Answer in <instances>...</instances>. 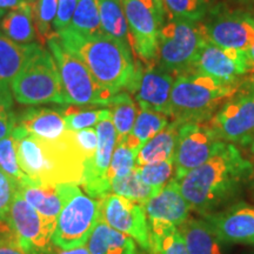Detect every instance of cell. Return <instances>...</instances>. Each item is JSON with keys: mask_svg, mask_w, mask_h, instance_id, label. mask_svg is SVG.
Here are the masks:
<instances>
[{"mask_svg": "<svg viewBox=\"0 0 254 254\" xmlns=\"http://www.w3.org/2000/svg\"><path fill=\"white\" fill-rule=\"evenodd\" d=\"M11 138L19 166L32 182L44 186L81 185L85 157L75 140L74 132L68 129L62 138L49 140L15 125Z\"/></svg>", "mask_w": 254, "mask_h": 254, "instance_id": "1", "label": "cell"}, {"mask_svg": "<svg viewBox=\"0 0 254 254\" xmlns=\"http://www.w3.org/2000/svg\"><path fill=\"white\" fill-rule=\"evenodd\" d=\"M252 172V164L233 145L225 142L213 157L178 183L190 209L204 217L233 199Z\"/></svg>", "mask_w": 254, "mask_h": 254, "instance_id": "2", "label": "cell"}, {"mask_svg": "<svg viewBox=\"0 0 254 254\" xmlns=\"http://www.w3.org/2000/svg\"><path fill=\"white\" fill-rule=\"evenodd\" d=\"M62 45L80 59L104 90L116 95L128 88L136 71L131 46L112 38L104 32L100 34L75 33L65 30L58 33Z\"/></svg>", "mask_w": 254, "mask_h": 254, "instance_id": "3", "label": "cell"}, {"mask_svg": "<svg viewBox=\"0 0 254 254\" xmlns=\"http://www.w3.org/2000/svg\"><path fill=\"white\" fill-rule=\"evenodd\" d=\"M237 91L238 85L224 84L207 75L180 74L174 79L171 91L170 117L179 125L204 123Z\"/></svg>", "mask_w": 254, "mask_h": 254, "instance_id": "4", "label": "cell"}, {"mask_svg": "<svg viewBox=\"0 0 254 254\" xmlns=\"http://www.w3.org/2000/svg\"><path fill=\"white\" fill-rule=\"evenodd\" d=\"M206 41L200 21L171 19L159 32L155 62L170 73L189 74Z\"/></svg>", "mask_w": 254, "mask_h": 254, "instance_id": "5", "label": "cell"}, {"mask_svg": "<svg viewBox=\"0 0 254 254\" xmlns=\"http://www.w3.org/2000/svg\"><path fill=\"white\" fill-rule=\"evenodd\" d=\"M11 88L15 100L24 105L66 104L56 60L43 46L25 64Z\"/></svg>", "mask_w": 254, "mask_h": 254, "instance_id": "6", "label": "cell"}, {"mask_svg": "<svg viewBox=\"0 0 254 254\" xmlns=\"http://www.w3.org/2000/svg\"><path fill=\"white\" fill-rule=\"evenodd\" d=\"M47 44L57 63L66 104L109 106L114 95L97 84L84 63L62 45L58 36Z\"/></svg>", "mask_w": 254, "mask_h": 254, "instance_id": "7", "label": "cell"}, {"mask_svg": "<svg viewBox=\"0 0 254 254\" xmlns=\"http://www.w3.org/2000/svg\"><path fill=\"white\" fill-rule=\"evenodd\" d=\"M99 219V200L84 194L78 185H74L57 220L52 244L62 250L86 245Z\"/></svg>", "mask_w": 254, "mask_h": 254, "instance_id": "8", "label": "cell"}, {"mask_svg": "<svg viewBox=\"0 0 254 254\" xmlns=\"http://www.w3.org/2000/svg\"><path fill=\"white\" fill-rule=\"evenodd\" d=\"M129 44L142 63H155L165 8L161 0H122Z\"/></svg>", "mask_w": 254, "mask_h": 254, "instance_id": "9", "label": "cell"}, {"mask_svg": "<svg viewBox=\"0 0 254 254\" xmlns=\"http://www.w3.org/2000/svg\"><path fill=\"white\" fill-rule=\"evenodd\" d=\"M232 95L209 119V127L221 140L252 141L254 138V87Z\"/></svg>", "mask_w": 254, "mask_h": 254, "instance_id": "10", "label": "cell"}, {"mask_svg": "<svg viewBox=\"0 0 254 254\" xmlns=\"http://www.w3.org/2000/svg\"><path fill=\"white\" fill-rule=\"evenodd\" d=\"M224 144L209 126L195 123L180 125L174 154V178L182 179L187 172L206 163Z\"/></svg>", "mask_w": 254, "mask_h": 254, "instance_id": "11", "label": "cell"}, {"mask_svg": "<svg viewBox=\"0 0 254 254\" xmlns=\"http://www.w3.org/2000/svg\"><path fill=\"white\" fill-rule=\"evenodd\" d=\"M7 220L26 254H46L52 247L55 230L24 199L19 190L12 201Z\"/></svg>", "mask_w": 254, "mask_h": 254, "instance_id": "12", "label": "cell"}, {"mask_svg": "<svg viewBox=\"0 0 254 254\" xmlns=\"http://www.w3.org/2000/svg\"><path fill=\"white\" fill-rule=\"evenodd\" d=\"M99 204L101 220L131 237L141 249L150 251V231L144 206L114 193L99 199Z\"/></svg>", "mask_w": 254, "mask_h": 254, "instance_id": "13", "label": "cell"}, {"mask_svg": "<svg viewBox=\"0 0 254 254\" xmlns=\"http://www.w3.org/2000/svg\"><path fill=\"white\" fill-rule=\"evenodd\" d=\"M95 131L98 134V147L94 157L85 163L81 186H84L87 195L99 200L111 190L109 168L117 145V132L111 112L97 124Z\"/></svg>", "mask_w": 254, "mask_h": 254, "instance_id": "14", "label": "cell"}, {"mask_svg": "<svg viewBox=\"0 0 254 254\" xmlns=\"http://www.w3.org/2000/svg\"><path fill=\"white\" fill-rule=\"evenodd\" d=\"M208 41L222 49L247 51L254 44V15L221 12L201 23Z\"/></svg>", "mask_w": 254, "mask_h": 254, "instance_id": "15", "label": "cell"}, {"mask_svg": "<svg viewBox=\"0 0 254 254\" xmlns=\"http://www.w3.org/2000/svg\"><path fill=\"white\" fill-rule=\"evenodd\" d=\"M174 79L155 63L145 69L136 66V71L127 91L134 94L140 109L153 110L170 117V97Z\"/></svg>", "mask_w": 254, "mask_h": 254, "instance_id": "16", "label": "cell"}, {"mask_svg": "<svg viewBox=\"0 0 254 254\" xmlns=\"http://www.w3.org/2000/svg\"><path fill=\"white\" fill-rule=\"evenodd\" d=\"M192 73L207 75L224 84L238 85V79L249 73L245 51L222 49L206 41Z\"/></svg>", "mask_w": 254, "mask_h": 254, "instance_id": "17", "label": "cell"}, {"mask_svg": "<svg viewBox=\"0 0 254 254\" xmlns=\"http://www.w3.org/2000/svg\"><path fill=\"white\" fill-rule=\"evenodd\" d=\"M144 207L148 228L180 227L189 220L190 211V206L182 194L179 183L174 177L153 194Z\"/></svg>", "mask_w": 254, "mask_h": 254, "instance_id": "18", "label": "cell"}, {"mask_svg": "<svg viewBox=\"0 0 254 254\" xmlns=\"http://www.w3.org/2000/svg\"><path fill=\"white\" fill-rule=\"evenodd\" d=\"M211 225L222 243H245L254 245V206L239 202L221 212L202 217Z\"/></svg>", "mask_w": 254, "mask_h": 254, "instance_id": "19", "label": "cell"}, {"mask_svg": "<svg viewBox=\"0 0 254 254\" xmlns=\"http://www.w3.org/2000/svg\"><path fill=\"white\" fill-rule=\"evenodd\" d=\"M74 185L75 184H59L57 186H44L38 185L30 179L19 186V192L55 230L60 212Z\"/></svg>", "mask_w": 254, "mask_h": 254, "instance_id": "20", "label": "cell"}, {"mask_svg": "<svg viewBox=\"0 0 254 254\" xmlns=\"http://www.w3.org/2000/svg\"><path fill=\"white\" fill-rule=\"evenodd\" d=\"M18 125L23 126L31 134L43 139L56 140L68 131L63 113L51 109H31L19 118Z\"/></svg>", "mask_w": 254, "mask_h": 254, "instance_id": "21", "label": "cell"}, {"mask_svg": "<svg viewBox=\"0 0 254 254\" xmlns=\"http://www.w3.org/2000/svg\"><path fill=\"white\" fill-rule=\"evenodd\" d=\"M86 246L91 254H136L135 241L101 219L95 225Z\"/></svg>", "mask_w": 254, "mask_h": 254, "instance_id": "22", "label": "cell"}, {"mask_svg": "<svg viewBox=\"0 0 254 254\" xmlns=\"http://www.w3.org/2000/svg\"><path fill=\"white\" fill-rule=\"evenodd\" d=\"M39 47L37 44H17L0 32V85L8 86Z\"/></svg>", "mask_w": 254, "mask_h": 254, "instance_id": "23", "label": "cell"}, {"mask_svg": "<svg viewBox=\"0 0 254 254\" xmlns=\"http://www.w3.org/2000/svg\"><path fill=\"white\" fill-rule=\"evenodd\" d=\"M189 254H222V241L205 219H190L179 227Z\"/></svg>", "mask_w": 254, "mask_h": 254, "instance_id": "24", "label": "cell"}, {"mask_svg": "<svg viewBox=\"0 0 254 254\" xmlns=\"http://www.w3.org/2000/svg\"><path fill=\"white\" fill-rule=\"evenodd\" d=\"M180 125L172 122L161 132L154 135L139 150L136 154V166L147 164L161 163V161L174 159L179 134Z\"/></svg>", "mask_w": 254, "mask_h": 254, "instance_id": "25", "label": "cell"}, {"mask_svg": "<svg viewBox=\"0 0 254 254\" xmlns=\"http://www.w3.org/2000/svg\"><path fill=\"white\" fill-rule=\"evenodd\" d=\"M0 27L9 39L21 45H28L37 39L32 8L28 2L15 7L0 20Z\"/></svg>", "mask_w": 254, "mask_h": 254, "instance_id": "26", "label": "cell"}, {"mask_svg": "<svg viewBox=\"0 0 254 254\" xmlns=\"http://www.w3.org/2000/svg\"><path fill=\"white\" fill-rule=\"evenodd\" d=\"M168 125V117L166 114L157 112L153 110L141 109L136 116L134 126L131 133L124 138L122 141L132 150L139 152V150L154 135L161 132Z\"/></svg>", "mask_w": 254, "mask_h": 254, "instance_id": "27", "label": "cell"}, {"mask_svg": "<svg viewBox=\"0 0 254 254\" xmlns=\"http://www.w3.org/2000/svg\"><path fill=\"white\" fill-rule=\"evenodd\" d=\"M98 6L104 33L131 46L128 25L122 0H98Z\"/></svg>", "mask_w": 254, "mask_h": 254, "instance_id": "28", "label": "cell"}, {"mask_svg": "<svg viewBox=\"0 0 254 254\" xmlns=\"http://www.w3.org/2000/svg\"><path fill=\"white\" fill-rule=\"evenodd\" d=\"M26 2L32 8L37 40L40 46H44L49 40L58 36L55 30L58 0H26Z\"/></svg>", "mask_w": 254, "mask_h": 254, "instance_id": "29", "label": "cell"}, {"mask_svg": "<svg viewBox=\"0 0 254 254\" xmlns=\"http://www.w3.org/2000/svg\"><path fill=\"white\" fill-rule=\"evenodd\" d=\"M112 123L117 132V142L122 141L132 131L136 116V106L127 92H119L111 100Z\"/></svg>", "mask_w": 254, "mask_h": 254, "instance_id": "30", "label": "cell"}, {"mask_svg": "<svg viewBox=\"0 0 254 254\" xmlns=\"http://www.w3.org/2000/svg\"><path fill=\"white\" fill-rule=\"evenodd\" d=\"M148 231L151 254H189L179 227H152Z\"/></svg>", "mask_w": 254, "mask_h": 254, "instance_id": "31", "label": "cell"}, {"mask_svg": "<svg viewBox=\"0 0 254 254\" xmlns=\"http://www.w3.org/2000/svg\"><path fill=\"white\" fill-rule=\"evenodd\" d=\"M68 30L84 36L103 33L98 0H79Z\"/></svg>", "mask_w": 254, "mask_h": 254, "instance_id": "32", "label": "cell"}, {"mask_svg": "<svg viewBox=\"0 0 254 254\" xmlns=\"http://www.w3.org/2000/svg\"><path fill=\"white\" fill-rule=\"evenodd\" d=\"M111 190L114 194L124 196V198L138 202L142 206H145L146 202L155 194L153 189L142 183L136 172V168L129 174H127L126 177L113 179L111 182Z\"/></svg>", "mask_w": 254, "mask_h": 254, "instance_id": "33", "label": "cell"}, {"mask_svg": "<svg viewBox=\"0 0 254 254\" xmlns=\"http://www.w3.org/2000/svg\"><path fill=\"white\" fill-rule=\"evenodd\" d=\"M171 19L200 21L207 13L211 0H161Z\"/></svg>", "mask_w": 254, "mask_h": 254, "instance_id": "34", "label": "cell"}, {"mask_svg": "<svg viewBox=\"0 0 254 254\" xmlns=\"http://www.w3.org/2000/svg\"><path fill=\"white\" fill-rule=\"evenodd\" d=\"M142 183L150 186L157 193L174 177V159L161 163L135 166Z\"/></svg>", "mask_w": 254, "mask_h": 254, "instance_id": "35", "label": "cell"}, {"mask_svg": "<svg viewBox=\"0 0 254 254\" xmlns=\"http://www.w3.org/2000/svg\"><path fill=\"white\" fill-rule=\"evenodd\" d=\"M111 111L109 109L77 110L74 105H72L69 109H65L63 111V116L65 118L66 125H67L69 131L78 132L97 125Z\"/></svg>", "mask_w": 254, "mask_h": 254, "instance_id": "36", "label": "cell"}, {"mask_svg": "<svg viewBox=\"0 0 254 254\" xmlns=\"http://www.w3.org/2000/svg\"><path fill=\"white\" fill-rule=\"evenodd\" d=\"M136 154L138 152L132 150L124 142H117L109 168L110 183L113 179L126 177L136 166Z\"/></svg>", "mask_w": 254, "mask_h": 254, "instance_id": "37", "label": "cell"}, {"mask_svg": "<svg viewBox=\"0 0 254 254\" xmlns=\"http://www.w3.org/2000/svg\"><path fill=\"white\" fill-rule=\"evenodd\" d=\"M0 170L13 179L19 186L30 180L19 166L17 153L11 136L0 140Z\"/></svg>", "mask_w": 254, "mask_h": 254, "instance_id": "38", "label": "cell"}, {"mask_svg": "<svg viewBox=\"0 0 254 254\" xmlns=\"http://www.w3.org/2000/svg\"><path fill=\"white\" fill-rule=\"evenodd\" d=\"M19 185L0 170V220H7L12 201Z\"/></svg>", "mask_w": 254, "mask_h": 254, "instance_id": "39", "label": "cell"}, {"mask_svg": "<svg viewBox=\"0 0 254 254\" xmlns=\"http://www.w3.org/2000/svg\"><path fill=\"white\" fill-rule=\"evenodd\" d=\"M0 254H26L8 220H0Z\"/></svg>", "mask_w": 254, "mask_h": 254, "instance_id": "40", "label": "cell"}, {"mask_svg": "<svg viewBox=\"0 0 254 254\" xmlns=\"http://www.w3.org/2000/svg\"><path fill=\"white\" fill-rule=\"evenodd\" d=\"M78 2L79 0H58V9H57V17L55 20V30L57 34L69 27Z\"/></svg>", "mask_w": 254, "mask_h": 254, "instance_id": "41", "label": "cell"}, {"mask_svg": "<svg viewBox=\"0 0 254 254\" xmlns=\"http://www.w3.org/2000/svg\"><path fill=\"white\" fill-rule=\"evenodd\" d=\"M75 140H77L79 147L85 157V163L90 161L94 157L95 151L98 147V134L93 127L81 129V131L74 132Z\"/></svg>", "mask_w": 254, "mask_h": 254, "instance_id": "42", "label": "cell"}, {"mask_svg": "<svg viewBox=\"0 0 254 254\" xmlns=\"http://www.w3.org/2000/svg\"><path fill=\"white\" fill-rule=\"evenodd\" d=\"M12 107L0 105V140L11 136V133L17 125V118L12 112Z\"/></svg>", "mask_w": 254, "mask_h": 254, "instance_id": "43", "label": "cell"}, {"mask_svg": "<svg viewBox=\"0 0 254 254\" xmlns=\"http://www.w3.org/2000/svg\"><path fill=\"white\" fill-rule=\"evenodd\" d=\"M46 254H91V253H90V251H88L87 246L84 245V246L77 247V249H72V250H62V249H59V247L55 246V247H51L50 251Z\"/></svg>", "mask_w": 254, "mask_h": 254, "instance_id": "44", "label": "cell"}, {"mask_svg": "<svg viewBox=\"0 0 254 254\" xmlns=\"http://www.w3.org/2000/svg\"><path fill=\"white\" fill-rule=\"evenodd\" d=\"M0 105L12 107V98L7 85H0Z\"/></svg>", "mask_w": 254, "mask_h": 254, "instance_id": "45", "label": "cell"}, {"mask_svg": "<svg viewBox=\"0 0 254 254\" xmlns=\"http://www.w3.org/2000/svg\"><path fill=\"white\" fill-rule=\"evenodd\" d=\"M26 0H0V8L1 9H13L15 7H19L23 5Z\"/></svg>", "mask_w": 254, "mask_h": 254, "instance_id": "46", "label": "cell"}, {"mask_svg": "<svg viewBox=\"0 0 254 254\" xmlns=\"http://www.w3.org/2000/svg\"><path fill=\"white\" fill-rule=\"evenodd\" d=\"M245 53L247 59V66H249V73L254 75V44L249 50L245 51Z\"/></svg>", "mask_w": 254, "mask_h": 254, "instance_id": "47", "label": "cell"}, {"mask_svg": "<svg viewBox=\"0 0 254 254\" xmlns=\"http://www.w3.org/2000/svg\"><path fill=\"white\" fill-rule=\"evenodd\" d=\"M249 85H251V86L254 87V75H252V77H251L250 81H249Z\"/></svg>", "mask_w": 254, "mask_h": 254, "instance_id": "48", "label": "cell"}, {"mask_svg": "<svg viewBox=\"0 0 254 254\" xmlns=\"http://www.w3.org/2000/svg\"><path fill=\"white\" fill-rule=\"evenodd\" d=\"M251 142H252V144H251V150H252V152L254 153V138L252 139V141Z\"/></svg>", "mask_w": 254, "mask_h": 254, "instance_id": "49", "label": "cell"}, {"mask_svg": "<svg viewBox=\"0 0 254 254\" xmlns=\"http://www.w3.org/2000/svg\"><path fill=\"white\" fill-rule=\"evenodd\" d=\"M4 13H5V9H1V8H0V18H1L2 15H4Z\"/></svg>", "mask_w": 254, "mask_h": 254, "instance_id": "50", "label": "cell"}]
</instances>
